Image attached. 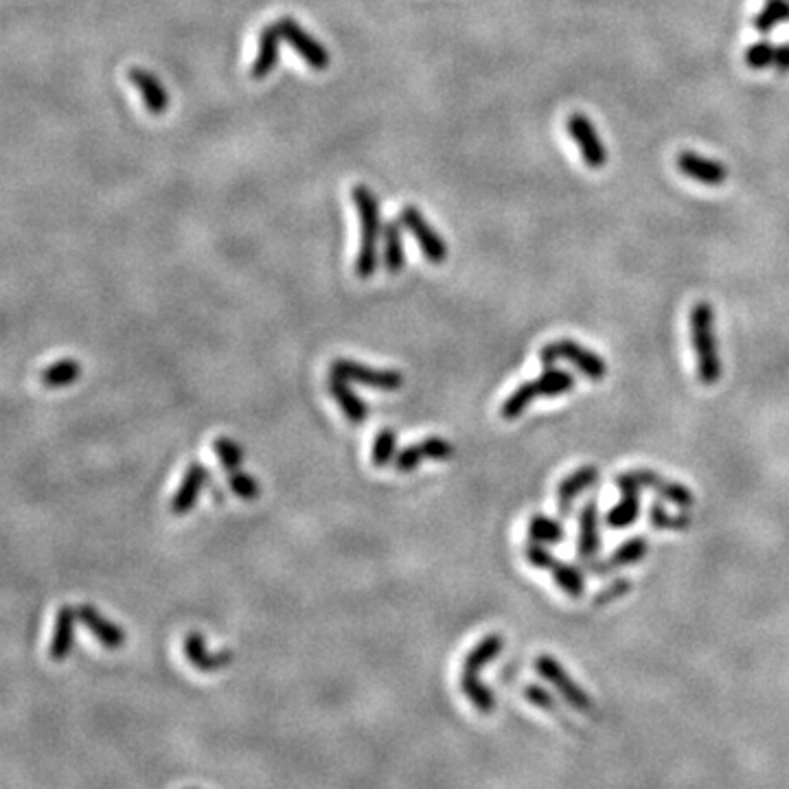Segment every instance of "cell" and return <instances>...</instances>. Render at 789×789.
<instances>
[{"label":"cell","instance_id":"21","mask_svg":"<svg viewBox=\"0 0 789 789\" xmlns=\"http://www.w3.org/2000/svg\"><path fill=\"white\" fill-rule=\"evenodd\" d=\"M128 79L132 82V86L139 90L147 112L165 114L169 110V95L165 86L160 84L158 77H154L150 71H145V68L132 66L128 71Z\"/></svg>","mask_w":789,"mask_h":789},{"label":"cell","instance_id":"30","mask_svg":"<svg viewBox=\"0 0 789 789\" xmlns=\"http://www.w3.org/2000/svg\"><path fill=\"white\" fill-rule=\"evenodd\" d=\"M397 456V434L391 428H384L377 432L371 450V461L375 467H386Z\"/></svg>","mask_w":789,"mask_h":789},{"label":"cell","instance_id":"10","mask_svg":"<svg viewBox=\"0 0 789 789\" xmlns=\"http://www.w3.org/2000/svg\"><path fill=\"white\" fill-rule=\"evenodd\" d=\"M399 222H402L406 231L417 239L421 253L426 255L430 263L441 266V263L448 259V244H445V239L434 231V226L423 217V213L417 207L408 204V207L399 211Z\"/></svg>","mask_w":789,"mask_h":789},{"label":"cell","instance_id":"25","mask_svg":"<svg viewBox=\"0 0 789 789\" xmlns=\"http://www.w3.org/2000/svg\"><path fill=\"white\" fill-rule=\"evenodd\" d=\"M382 255L384 268L391 274H399L406 268V250H404V226L402 222H386L382 228Z\"/></svg>","mask_w":789,"mask_h":789},{"label":"cell","instance_id":"18","mask_svg":"<svg viewBox=\"0 0 789 789\" xmlns=\"http://www.w3.org/2000/svg\"><path fill=\"white\" fill-rule=\"evenodd\" d=\"M182 649H185V656L191 662V667L202 671V673L222 671L226 665H231L233 658H235L233 651H228V649L211 654V651L207 649V643H204L202 634H198V632H191L185 638V645H182Z\"/></svg>","mask_w":789,"mask_h":789},{"label":"cell","instance_id":"31","mask_svg":"<svg viewBox=\"0 0 789 789\" xmlns=\"http://www.w3.org/2000/svg\"><path fill=\"white\" fill-rule=\"evenodd\" d=\"M213 450L217 454V459H220L222 467L226 472H235L239 470V465L244 463V450L242 445L235 443L233 439L228 437H217L213 443Z\"/></svg>","mask_w":789,"mask_h":789},{"label":"cell","instance_id":"20","mask_svg":"<svg viewBox=\"0 0 789 789\" xmlns=\"http://www.w3.org/2000/svg\"><path fill=\"white\" fill-rule=\"evenodd\" d=\"M77 621H79L77 610L71 608V605H62V608L57 610L51 645H49L51 660L62 662L68 658V654H71L73 645H75V623Z\"/></svg>","mask_w":789,"mask_h":789},{"label":"cell","instance_id":"13","mask_svg":"<svg viewBox=\"0 0 789 789\" xmlns=\"http://www.w3.org/2000/svg\"><path fill=\"white\" fill-rule=\"evenodd\" d=\"M535 671L540 673L544 680L551 682L555 689L564 695V700L568 704H573L579 711H590V697L588 693L581 689L579 684H575V680L568 676L566 669L559 665V662L551 656H540L535 660Z\"/></svg>","mask_w":789,"mask_h":789},{"label":"cell","instance_id":"7","mask_svg":"<svg viewBox=\"0 0 789 789\" xmlns=\"http://www.w3.org/2000/svg\"><path fill=\"white\" fill-rule=\"evenodd\" d=\"M329 375H336L349 384H362L384 393L399 391V388L404 386V375L395 369H375V367H367V364L362 362L345 360V358L331 362Z\"/></svg>","mask_w":789,"mask_h":789},{"label":"cell","instance_id":"11","mask_svg":"<svg viewBox=\"0 0 789 789\" xmlns=\"http://www.w3.org/2000/svg\"><path fill=\"white\" fill-rule=\"evenodd\" d=\"M277 27L281 31L283 42H288L290 47L296 51V55L303 57L305 64H310L314 71H325L331 62V57H329V51L325 49L323 42L312 38L310 33H307L299 25V22L292 20L290 16L277 20Z\"/></svg>","mask_w":789,"mask_h":789},{"label":"cell","instance_id":"22","mask_svg":"<svg viewBox=\"0 0 789 789\" xmlns=\"http://www.w3.org/2000/svg\"><path fill=\"white\" fill-rule=\"evenodd\" d=\"M327 388H329V395L334 397L336 404L340 406L342 415H345L349 419V423H353V426H360V423L369 419V415H371L369 406L364 404V399L356 391H353L349 382L340 380V377H336V375H329Z\"/></svg>","mask_w":789,"mask_h":789},{"label":"cell","instance_id":"27","mask_svg":"<svg viewBox=\"0 0 789 789\" xmlns=\"http://www.w3.org/2000/svg\"><path fill=\"white\" fill-rule=\"evenodd\" d=\"M82 377V364L77 360H57L40 373V382L47 388H64L75 384Z\"/></svg>","mask_w":789,"mask_h":789},{"label":"cell","instance_id":"14","mask_svg":"<svg viewBox=\"0 0 789 789\" xmlns=\"http://www.w3.org/2000/svg\"><path fill=\"white\" fill-rule=\"evenodd\" d=\"M209 480V470L204 467L202 463H191L185 472V478H182L180 487L176 489L174 498L169 502V511L174 513V516H187L189 511H193L196 507V502L202 494L204 485H207Z\"/></svg>","mask_w":789,"mask_h":789},{"label":"cell","instance_id":"28","mask_svg":"<svg viewBox=\"0 0 789 789\" xmlns=\"http://www.w3.org/2000/svg\"><path fill=\"white\" fill-rule=\"evenodd\" d=\"M526 531H529V542L544 544V546L564 542L566 537L564 524L548 516H533L529 520V526H526Z\"/></svg>","mask_w":789,"mask_h":789},{"label":"cell","instance_id":"15","mask_svg":"<svg viewBox=\"0 0 789 789\" xmlns=\"http://www.w3.org/2000/svg\"><path fill=\"white\" fill-rule=\"evenodd\" d=\"M594 483H599V470L594 465L577 467L575 472H570L562 483L557 485V511L562 518H568L573 511V502L579 494L590 489Z\"/></svg>","mask_w":789,"mask_h":789},{"label":"cell","instance_id":"8","mask_svg":"<svg viewBox=\"0 0 789 789\" xmlns=\"http://www.w3.org/2000/svg\"><path fill=\"white\" fill-rule=\"evenodd\" d=\"M524 557L531 566L540 570H551L553 579L559 588H562L570 599H581L583 592H586V579L579 568L559 562V559L548 551L544 544L529 542V546L524 548Z\"/></svg>","mask_w":789,"mask_h":789},{"label":"cell","instance_id":"29","mask_svg":"<svg viewBox=\"0 0 789 789\" xmlns=\"http://www.w3.org/2000/svg\"><path fill=\"white\" fill-rule=\"evenodd\" d=\"M783 22H789V0H765L763 9L754 16L752 25L759 33H770Z\"/></svg>","mask_w":789,"mask_h":789},{"label":"cell","instance_id":"23","mask_svg":"<svg viewBox=\"0 0 789 789\" xmlns=\"http://www.w3.org/2000/svg\"><path fill=\"white\" fill-rule=\"evenodd\" d=\"M281 42H283V38H281L277 22H274V25L263 27L259 31L257 57H255L253 68H250V75H253V79H266L274 71V66H277V62H279Z\"/></svg>","mask_w":789,"mask_h":789},{"label":"cell","instance_id":"19","mask_svg":"<svg viewBox=\"0 0 789 789\" xmlns=\"http://www.w3.org/2000/svg\"><path fill=\"white\" fill-rule=\"evenodd\" d=\"M647 553H649L647 540L643 535H636V537H630V540H625L608 559H605V562L599 564L592 559V562H586V566H588L590 573L603 575V573H610V570L636 566L638 562H643Z\"/></svg>","mask_w":789,"mask_h":789},{"label":"cell","instance_id":"36","mask_svg":"<svg viewBox=\"0 0 789 789\" xmlns=\"http://www.w3.org/2000/svg\"><path fill=\"white\" fill-rule=\"evenodd\" d=\"M524 695L529 697V702H531V704L540 706V708H546V711H553V708H555L553 697L548 695V693L542 689V686H529V689L524 691Z\"/></svg>","mask_w":789,"mask_h":789},{"label":"cell","instance_id":"4","mask_svg":"<svg viewBox=\"0 0 789 789\" xmlns=\"http://www.w3.org/2000/svg\"><path fill=\"white\" fill-rule=\"evenodd\" d=\"M575 388V377L568 371L562 369H546L540 377H535L531 382L520 384L516 391H513L505 404L500 406V417L513 421L518 419L526 408L533 404V399L537 397H559L566 395Z\"/></svg>","mask_w":789,"mask_h":789},{"label":"cell","instance_id":"34","mask_svg":"<svg viewBox=\"0 0 789 789\" xmlns=\"http://www.w3.org/2000/svg\"><path fill=\"white\" fill-rule=\"evenodd\" d=\"M423 461H426V456H423V452H421V445L413 443L395 456V467H397V472L408 474V472L417 470Z\"/></svg>","mask_w":789,"mask_h":789},{"label":"cell","instance_id":"12","mask_svg":"<svg viewBox=\"0 0 789 789\" xmlns=\"http://www.w3.org/2000/svg\"><path fill=\"white\" fill-rule=\"evenodd\" d=\"M676 167L682 176L704 187H722L728 180V167L697 152L684 150L676 156Z\"/></svg>","mask_w":789,"mask_h":789},{"label":"cell","instance_id":"16","mask_svg":"<svg viewBox=\"0 0 789 789\" xmlns=\"http://www.w3.org/2000/svg\"><path fill=\"white\" fill-rule=\"evenodd\" d=\"M601 551V531H599V502L588 500L579 511V537L577 555L583 562H592Z\"/></svg>","mask_w":789,"mask_h":789},{"label":"cell","instance_id":"5","mask_svg":"<svg viewBox=\"0 0 789 789\" xmlns=\"http://www.w3.org/2000/svg\"><path fill=\"white\" fill-rule=\"evenodd\" d=\"M557 360L570 362L581 375H586L588 380H594V382H601L603 377L608 375V364H605V360L599 356V353L590 351L588 347L579 345V342H575V340L562 338V340L551 342V345L542 347V351H540L542 364H546V367H553Z\"/></svg>","mask_w":789,"mask_h":789},{"label":"cell","instance_id":"2","mask_svg":"<svg viewBox=\"0 0 789 789\" xmlns=\"http://www.w3.org/2000/svg\"><path fill=\"white\" fill-rule=\"evenodd\" d=\"M502 647H505V640L500 634H489L465 656L463 662V673H461V691L465 693L467 700L472 702L474 708H478L480 713H494L496 708V695L491 693L487 686L480 682L478 673L485 665H489L491 660H496L500 656Z\"/></svg>","mask_w":789,"mask_h":789},{"label":"cell","instance_id":"6","mask_svg":"<svg viewBox=\"0 0 789 789\" xmlns=\"http://www.w3.org/2000/svg\"><path fill=\"white\" fill-rule=\"evenodd\" d=\"M616 485L621 491H640V489H654L660 498H665L671 505H676L680 509H691L693 507V491L689 487H684L680 483H673V480H665L658 472L651 470H632L623 472L616 476Z\"/></svg>","mask_w":789,"mask_h":789},{"label":"cell","instance_id":"17","mask_svg":"<svg viewBox=\"0 0 789 789\" xmlns=\"http://www.w3.org/2000/svg\"><path fill=\"white\" fill-rule=\"evenodd\" d=\"M77 616H79V623L86 625V630L93 634L101 645L108 647V649H119L125 645V632L117 623H112L110 619H106L104 614H101L95 605H79L77 608Z\"/></svg>","mask_w":789,"mask_h":789},{"label":"cell","instance_id":"26","mask_svg":"<svg viewBox=\"0 0 789 789\" xmlns=\"http://www.w3.org/2000/svg\"><path fill=\"white\" fill-rule=\"evenodd\" d=\"M623 498L621 502H616V505L608 511V516H605V524L610 526L614 531H621L627 529V526H632L638 516H640V491H621Z\"/></svg>","mask_w":789,"mask_h":789},{"label":"cell","instance_id":"24","mask_svg":"<svg viewBox=\"0 0 789 789\" xmlns=\"http://www.w3.org/2000/svg\"><path fill=\"white\" fill-rule=\"evenodd\" d=\"M743 62H746L748 68L752 71H765V68H779V71L787 73L789 71V44H781V47H776V44L770 42H757V44H750L743 53Z\"/></svg>","mask_w":789,"mask_h":789},{"label":"cell","instance_id":"9","mask_svg":"<svg viewBox=\"0 0 789 789\" xmlns=\"http://www.w3.org/2000/svg\"><path fill=\"white\" fill-rule=\"evenodd\" d=\"M570 139L579 147L583 163L590 169H603L608 165V147H605L599 130L583 112H573L566 121Z\"/></svg>","mask_w":789,"mask_h":789},{"label":"cell","instance_id":"1","mask_svg":"<svg viewBox=\"0 0 789 789\" xmlns=\"http://www.w3.org/2000/svg\"><path fill=\"white\" fill-rule=\"evenodd\" d=\"M691 345L697 364V380L713 386L722 380V358H719L715 338V312L711 303L700 301L691 310Z\"/></svg>","mask_w":789,"mask_h":789},{"label":"cell","instance_id":"33","mask_svg":"<svg viewBox=\"0 0 789 789\" xmlns=\"http://www.w3.org/2000/svg\"><path fill=\"white\" fill-rule=\"evenodd\" d=\"M228 487H231L233 494L242 500H257L261 496V487L257 483V478L242 470L228 472Z\"/></svg>","mask_w":789,"mask_h":789},{"label":"cell","instance_id":"35","mask_svg":"<svg viewBox=\"0 0 789 789\" xmlns=\"http://www.w3.org/2000/svg\"><path fill=\"white\" fill-rule=\"evenodd\" d=\"M632 588V583L627 579H614L612 583H608V588H603L597 597H594V605H608L616 599H621L623 594Z\"/></svg>","mask_w":789,"mask_h":789},{"label":"cell","instance_id":"3","mask_svg":"<svg viewBox=\"0 0 789 789\" xmlns=\"http://www.w3.org/2000/svg\"><path fill=\"white\" fill-rule=\"evenodd\" d=\"M353 204H356L358 215H360V253L356 259V274L360 279H369L377 270V239L382 235V224H380V202H377L375 193L358 185L351 191Z\"/></svg>","mask_w":789,"mask_h":789},{"label":"cell","instance_id":"32","mask_svg":"<svg viewBox=\"0 0 789 789\" xmlns=\"http://www.w3.org/2000/svg\"><path fill=\"white\" fill-rule=\"evenodd\" d=\"M649 520L654 524V529L658 531H684L689 529L691 520L686 516H673L665 507L660 505V502H654L649 509Z\"/></svg>","mask_w":789,"mask_h":789}]
</instances>
